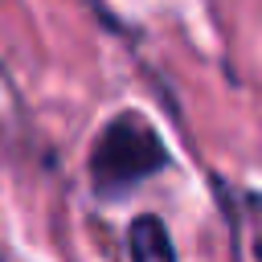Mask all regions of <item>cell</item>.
<instances>
[{"label":"cell","instance_id":"cell-1","mask_svg":"<svg viewBox=\"0 0 262 262\" xmlns=\"http://www.w3.org/2000/svg\"><path fill=\"white\" fill-rule=\"evenodd\" d=\"M168 164V151L160 143V135L135 119V115H119L102 127L94 156H90V176L98 184V192H123L147 176H156Z\"/></svg>","mask_w":262,"mask_h":262},{"label":"cell","instance_id":"cell-2","mask_svg":"<svg viewBox=\"0 0 262 262\" xmlns=\"http://www.w3.org/2000/svg\"><path fill=\"white\" fill-rule=\"evenodd\" d=\"M127 246H131V262H176V250H172V237L164 229L160 217L143 213L131 221V233H127Z\"/></svg>","mask_w":262,"mask_h":262},{"label":"cell","instance_id":"cell-3","mask_svg":"<svg viewBox=\"0 0 262 262\" xmlns=\"http://www.w3.org/2000/svg\"><path fill=\"white\" fill-rule=\"evenodd\" d=\"M258 258H262V246H258Z\"/></svg>","mask_w":262,"mask_h":262}]
</instances>
